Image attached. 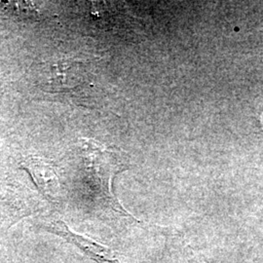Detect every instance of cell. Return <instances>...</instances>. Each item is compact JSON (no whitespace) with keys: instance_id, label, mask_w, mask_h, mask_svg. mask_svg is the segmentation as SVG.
I'll list each match as a JSON object with an SVG mask.
<instances>
[{"instance_id":"6da1fadb","label":"cell","mask_w":263,"mask_h":263,"mask_svg":"<svg viewBox=\"0 0 263 263\" xmlns=\"http://www.w3.org/2000/svg\"><path fill=\"white\" fill-rule=\"evenodd\" d=\"M44 228L49 232L65 239L67 243L74 246L82 254L96 263H122L113 250L90 238L77 234L62 220L54 219L47 221L44 223Z\"/></svg>"},{"instance_id":"7a4b0ae2","label":"cell","mask_w":263,"mask_h":263,"mask_svg":"<svg viewBox=\"0 0 263 263\" xmlns=\"http://www.w3.org/2000/svg\"><path fill=\"white\" fill-rule=\"evenodd\" d=\"M32 175L36 179L39 186L48 193L54 194L56 189V175L52 170L47 169L45 165H32Z\"/></svg>"},{"instance_id":"3957f363","label":"cell","mask_w":263,"mask_h":263,"mask_svg":"<svg viewBox=\"0 0 263 263\" xmlns=\"http://www.w3.org/2000/svg\"><path fill=\"white\" fill-rule=\"evenodd\" d=\"M262 122H263V115H262Z\"/></svg>"}]
</instances>
